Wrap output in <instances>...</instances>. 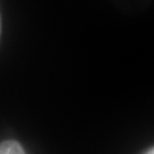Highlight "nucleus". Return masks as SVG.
I'll use <instances>...</instances> for the list:
<instances>
[{
    "label": "nucleus",
    "mask_w": 154,
    "mask_h": 154,
    "mask_svg": "<svg viewBox=\"0 0 154 154\" xmlns=\"http://www.w3.org/2000/svg\"><path fill=\"white\" fill-rule=\"evenodd\" d=\"M0 154H26L22 145L16 140L0 143Z\"/></svg>",
    "instance_id": "obj_1"
},
{
    "label": "nucleus",
    "mask_w": 154,
    "mask_h": 154,
    "mask_svg": "<svg viewBox=\"0 0 154 154\" xmlns=\"http://www.w3.org/2000/svg\"><path fill=\"white\" fill-rule=\"evenodd\" d=\"M145 154H154V149H153V148H150V149H149V150H148Z\"/></svg>",
    "instance_id": "obj_2"
},
{
    "label": "nucleus",
    "mask_w": 154,
    "mask_h": 154,
    "mask_svg": "<svg viewBox=\"0 0 154 154\" xmlns=\"http://www.w3.org/2000/svg\"><path fill=\"white\" fill-rule=\"evenodd\" d=\"M0 33H2V18H0Z\"/></svg>",
    "instance_id": "obj_3"
}]
</instances>
